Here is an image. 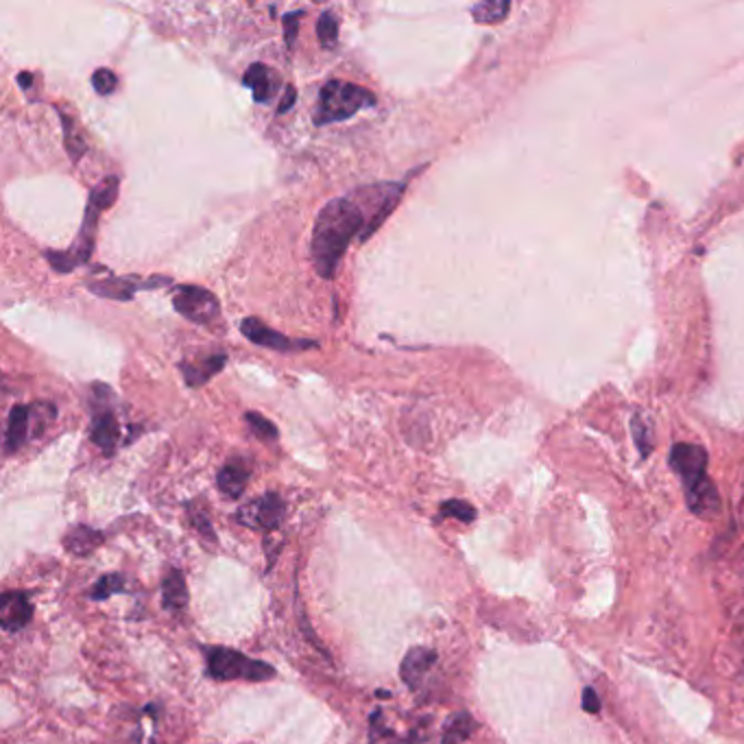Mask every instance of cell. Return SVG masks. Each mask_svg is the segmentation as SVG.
<instances>
[{"label":"cell","mask_w":744,"mask_h":744,"mask_svg":"<svg viewBox=\"0 0 744 744\" xmlns=\"http://www.w3.org/2000/svg\"><path fill=\"white\" fill-rule=\"evenodd\" d=\"M90 439L95 446H99L108 457L114 455L119 442H121V426L112 409L101 407L92 413V426H90Z\"/></svg>","instance_id":"cell-12"},{"label":"cell","mask_w":744,"mask_h":744,"mask_svg":"<svg viewBox=\"0 0 744 744\" xmlns=\"http://www.w3.org/2000/svg\"><path fill=\"white\" fill-rule=\"evenodd\" d=\"M162 605L173 613H182L188 607V585L179 568L166 570L162 579Z\"/></svg>","instance_id":"cell-14"},{"label":"cell","mask_w":744,"mask_h":744,"mask_svg":"<svg viewBox=\"0 0 744 744\" xmlns=\"http://www.w3.org/2000/svg\"><path fill=\"white\" fill-rule=\"evenodd\" d=\"M243 84L251 88L256 103H269L277 92V77L264 64H251L243 77Z\"/></svg>","instance_id":"cell-16"},{"label":"cell","mask_w":744,"mask_h":744,"mask_svg":"<svg viewBox=\"0 0 744 744\" xmlns=\"http://www.w3.org/2000/svg\"><path fill=\"white\" fill-rule=\"evenodd\" d=\"M119 197V177H108L103 179L99 186L92 188L90 193V201L86 206V216L82 223V232L73 245V249L69 251H47V258L51 262V266L58 273H71L77 266L86 264L92 256L95 249V236H97V225H99V216L103 210H108Z\"/></svg>","instance_id":"cell-3"},{"label":"cell","mask_w":744,"mask_h":744,"mask_svg":"<svg viewBox=\"0 0 744 744\" xmlns=\"http://www.w3.org/2000/svg\"><path fill=\"white\" fill-rule=\"evenodd\" d=\"M376 106V97L367 88H360L356 84H347L340 79H332L321 88L319 106L312 116L314 125L323 127L330 123H338L345 119H351L362 108Z\"/></svg>","instance_id":"cell-5"},{"label":"cell","mask_w":744,"mask_h":744,"mask_svg":"<svg viewBox=\"0 0 744 744\" xmlns=\"http://www.w3.org/2000/svg\"><path fill=\"white\" fill-rule=\"evenodd\" d=\"M509 10L511 5L505 3V0H489V3L474 5L472 16L481 25H494V23H500L509 14Z\"/></svg>","instance_id":"cell-21"},{"label":"cell","mask_w":744,"mask_h":744,"mask_svg":"<svg viewBox=\"0 0 744 744\" xmlns=\"http://www.w3.org/2000/svg\"><path fill=\"white\" fill-rule=\"evenodd\" d=\"M284 516H286V505L282 500V496L269 492L251 503H247L245 507H240L236 511V522L247 526V529H253V531H277L284 522Z\"/></svg>","instance_id":"cell-7"},{"label":"cell","mask_w":744,"mask_h":744,"mask_svg":"<svg viewBox=\"0 0 744 744\" xmlns=\"http://www.w3.org/2000/svg\"><path fill=\"white\" fill-rule=\"evenodd\" d=\"M707 452L696 444H677L670 450V468L679 474L687 509L698 518H714L720 511V496L707 474Z\"/></svg>","instance_id":"cell-2"},{"label":"cell","mask_w":744,"mask_h":744,"mask_svg":"<svg viewBox=\"0 0 744 744\" xmlns=\"http://www.w3.org/2000/svg\"><path fill=\"white\" fill-rule=\"evenodd\" d=\"M437 664V650L426 646H416L407 653V657L400 664V677L411 687L418 690L426 672Z\"/></svg>","instance_id":"cell-13"},{"label":"cell","mask_w":744,"mask_h":744,"mask_svg":"<svg viewBox=\"0 0 744 744\" xmlns=\"http://www.w3.org/2000/svg\"><path fill=\"white\" fill-rule=\"evenodd\" d=\"M34 618V605L27 592L10 590L0 596V624L8 633H16L25 629Z\"/></svg>","instance_id":"cell-11"},{"label":"cell","mask_w":744,"mask_h":744,"mask_svg":"<svg viewBox=\"0 0 744 744\" xmlns=\"http://www.w3.org/2000/svg\"><path fill=\"white\" fill-rule=\"evenodd\" d=\"M92 86L99 95H112L119 86V77L110 69H97L92 75Z\"/></svg>","instance_id":"cell-28"},{"label":"cell","mask_w":744,"mask_h":744,"mask_svg":"<svg viewBox=\"0 0 744 744\" xmlns=\"http://www.w3.org/2000/svg\"><path fill=\"white\" fill-rule=\"evenodd\" d=\"M173 280L153 275V277H138V275H125V277H103L99 282L88 284V290L106 297V299H116V301H129L134 299L136 290H149V288H160L169 286Z\"/></svg>","instance_id":"cell-9"},{"label":"cell","mask_w":744,"mask_h":744,"mask_svg":"<svg viewBox=\"0 0 744 744\" xmlns=\"http://www.w3.org/2000/svg\"><path fill=\"white\" fill-rule=\"evenodd\" d=\"M303 16V12H290L282 18V25H284V38H286V47H293L295 45V38H297V29H299V18Z\"/></svg>","instance_id":"cell-30"},{"label":"cell","mask_w":744,"mask_h":744,"mask_svg":"<svg viewBox=\"0 0 744 744\" xmlns=\"http://www.w3.org/2000/svg\"><path fill=\"white\" fill-rule=\"evenodd\" d=\"M317 36L325 49H332L338 42V18L332 12H323L317 21Z\"/></svg>","instance_id":"cell-24"},{"label":"cell","mask_w":744,"mask_h":744,"mask_svg":"<svg viewBox=\"0 0 744 744\" xmlns=\"http://www.w3.org/2000/svg\"><path fill=\"white\" fill-rule=\"evenodd\" d=\"M631 431H633V439H635V446H637L642 459H646L653 450V426H650L648 418L644 413H635L631 420Z\"/></svg>","instance_id":"cell-22"},{"label":"cell","mask_w":744,"mask_h":744,"mask_svg":"<svg viewBox=\"0 0 744 744\" xmlns=\"http://www.w3.org/2000/svg\"><path fill=\"white\" fill-rule=\"evenodd\" d=\"M583 709L587 714H598V709H600V700H598V696H596V692L592 687L583 690Z\"/></svg>","instance_id":"cell-31"},{"label":"cell","mask_w":744,"mask_h":744,"mask_svg":"<svg viewBox=\"0 0 744 744\" xmlns=\"http://www.w3.org/2000/svg\"><path fill=\"white\" fill-rule=\"evenodd\" d=\"M206 674L214 681H269L275 679V668L262 659L243 655L227 646H203Z\"/></svg>","instance_id":"cell-4"},{"label":"cell","mask_w":744,"mask_h":744,"mask_svg":"<svg viewBox=\"0 0 744 744\" xmlns=\"http://www.w3.org/2000/svg\"><path fill=\"white\" fill-rule=\"evenodd\" d=\"M125 592V576L119 574V572H112V574H106L101 576L92 590H90V598L92 600H108L112 598L114 594H121Z\"/></svg>","instance_id":"cell-23"},{"label":"cell","mask_w":744,"mask_h":744,"mask_svg":"<svg viewBox=\"0 0 744 744\" xmlns=\"http://www.w3.org/2000/svg\"><path fill=\"white\" fill-rule=\"evenodd\" d=\"M227 362V356L225 354H216V356H210L206 358L203 362L199 364H182V371H184V379L188 383V387H203L212 376H216L219 371L225 367Z\"/></svg>","instance_id":"cell-19"},{"label":"cell","mask_w":744,"mask_h":744,"mask_svg":"<svg viewBox=\"0 0 744 744\" xmlns=\"http://www.w3.org/2000/svg\"><path fill=\"white\" fill-rule=\"evenodd\" d=\"M476 729H479V722H476V718L472 714L457 711L444 724L442 744H461L468 737H472V733H476Z\"/></svg>","instance_id":"cell-20"},{"label":"cell","mask_w":744,"mask_h":744,"mask_svg":"<svg viewBox=\"0 0 744 744\" xmlns=\"http://www.w3.org/2000/svg\"><path fill=\"white\" fill-rule=\"evenodd\" d=\"M245 422L249 424V429L253 431V435L258 439H264V442H275L277 439V429L271 420H266L264 416L260 413H247L245 416Z\"/></svg>","instance_id":"cell-27"},{"label":"cell","mask_w":744,"mask_h":744,"mask_svg":"<svg viewBox=\"0 0 744 744\" xmlns=\"http://www.w3.org/2000/svg\"><path fill=\"white\" fill-rule=\"evenodd\" d=\"M405 188H407V184H392V182H387V184H376V186L362 188L356 195H351L358 201V206L362 208L364 219H367L364 232L358 238L360 243H367L371 236H374L383 227V223L396 210Z\"/></svg>","instance_id":"cell-6"},{"label":"cell","mask_w":744,"mask_h":744,"mask_svg":"<svg viewBox=\"0 0 744 744\" xmlns=\"http://www.w3.org/2000/svg\"><path fill=\"white\" fill-rule=\"evenodd\" d=\"M103 542V533L101 531H95L90 526H84V524H77L73 529H69L66 537H64V548L71 553V555H77V557H88L90 553H95V548Z\"/></svg>","instance_id":"cell-18"},{"label":"cell","mask_w":744,"mask_h":744,"mask_svg":"<svg viewBox=\"0 0 744 744\" xmlns=\"http://www.w3.org/2000/svg\"><path fill=\"white\" fill-rule=\"evenodd\" d=\"M153 744H158V742H153Z\"/></svg>","instance_id":"cell-34"},{"label":"cell","mask_w":744,"mask_h":744,"mask_svg":"<svg viewBox=\"0 0 744 744\" xmlns=\"http://www.w3.org/2000/svg\"><path fill=\"white\" fill-rule=\"evenodd\" d=\"M18 82H21V86H23L25 90H29V88H32V84H34V75H29V73H23V75H18Z\"/></svg>","instance_id":"cell-33"},{"label":"cell","mask_w":744,"mask_h":744,"mask_svg":"<svg viewBox=\"0 0 744 744\" xmlns=\"http://www.w3.org/2000/svg\"><path fill=\"white\" fill-rule=\"evenodd\" d=\"M240 332L245 338H249L253 345L260 347H269L273 351H303V349H314L317 343L308 340V338H288L282 332L271 330L269 325H264L260 319H245L240 323Z\"/></svg>","instance_id":"cell-10"},{"label":"cell","mask_w":744,"mask_h":744,"mask_svg":"<svg viewBox=\"0 0 744 744\" xmlns=\"http://www.w3.org/2000/svg\"><path fill=\"white\" fill-rule=\"evenodd\" d=\"M295 101H297V90H295L293 86H286V90H284V99L280 101V108H277V114H286V112H290V110H293V106H295Z\"/></svg>","instance_id":"cell-32"},{"label":"cell","mask_w":744,"mask_h":744,"mask_svg":"<svg viewBox=\"0 0 744 744\" xmlns=\"http://www.w3.org/2000/svg\"><path fill=\"white\" fill-rule=\"evenodd\" d=\"M188 511H190V522H193L195 531H197L199 535H203V537L216 542V535H214V529H212V522H210L208 513L201 511L199 507H188Z\"/></svg>","instance_id":"cell-29"},{"label":"cell","mask_w":744,"mask_h":744,"mask_svg":"<svg viewBox=\"0 0 744 744\" xmlns=\"http://www.w3.org/2000/svg\"><path fill=\"white\" fill-rule=\"evenodd\" d=\"M439 511L444 518H455V520L466 522V524L476 520V509L466 500H448L439 507Z\"/></svg>","instance_id":"cell-25"},{"label":"cell","mask_w":744,"mask_h":744,"mask_svg":"<svg viewBox=\"0 0 744 744\" xmlns=\"http://www.w3.org/2000/svg\"><path fill=\"white\" fill-rule=\"evenodd\" d=\"M173 308L186 317L193 323L206 325L210 321L216 319L219 314V299L214 297V293L201 288V286H177L173 293Z\"/></svg>","instance_id":"cell-8"},{"label":"cell","mask_w":744,"mask_h":744,"mask_svg":"<svg viewBox=\"0 0 744 744\" xmlns=\"http://www.w3.org/2000/svg\"><path fill=\"white\" fill-rule=\"evenodd\" d=\"M364 212L354 197H336L327 201L314 221L310 256L323 280H334L336 269L354 236L364 232Z\"/></svg>","instance_id":"cell-1"},{"label":"cell","mask_w":744,"mask_h":744,"mask_svg":"<svg viewBox=\"0 0 744 744\" xmlns=\"http://www.w3.org/2000/svg\"><path fill=\"white\" fill-rule=\"evenodd\" d=\"M60 116H62V123H64V138H66V151H69V156L75 160V162H79V158L86 153V142L77 136V132H75V123L64 114V112H60Z\"/></svg>","instance_id":"cell-26"},{"label":"cell","mask_w":744,"mask_h":744,"mask_svg":"<svg viewBox=\"0 0 744 744\" xmlns=\"http://www.w3.org/2000/svg\"><path fill=\"white\" fill-rule=\"evenodd\" d=\"M247 481H249V466L243 459L227 461L221 468L219 476H216V485H219L221 494L232 498V500L243 496V492L247 487Z\"/></svg>","instance_id":"cell-15"},{"label":"cell","mask_w":744,"mask_h":744,"mask_svg":"<svg viewBox=\"0 0 744 744\" xmlns=\"http://www.w3.org/2000/svg\"><path fill=\"white\" fill-rule=\"evenodd\" d=\"M32 407H23L16 405L10 413V422H8V433H5V452L14 455L18 452L27 437H29V424H32Z\"/></svg>","instance_id":"cell-17"}]
</instances>
